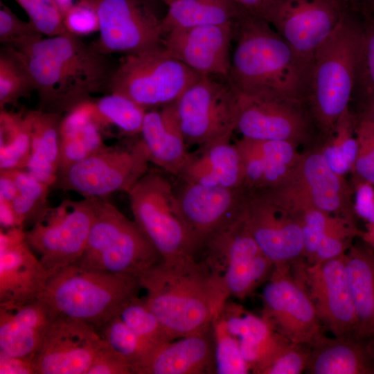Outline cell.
<instances>
[{
    "instance_id": "obj_1",
    "label": "cell",
    "mask_w": 374,
    "mask_h": 374,
    "mask_svg": "<svg viewBox=\"0 0 374 374\" xmlns=\"http://www.w3.org/2000/svg\"><path fill=\"white\" fill-rule=\"evenodd\" d=\"M8 48L27 69L39 109L64 115L91 95L108 89L114 69L107 55L69 32Z\"/></svg>"
},
{
    "instance_id": "obj_2",
    "label": "cell",
    "mask_w": 374,
    "mask_h": 374,
    "mask_svg": "<svg viewBox=\"0 0 374 374\" xmlns=\"http://www.w3.org/2000/svg\"><path fill=\"white\" fill-rule=\"evenodd\" d=\"M227 80L238 93L301 103L311 67L265 19L240 15Z\"/></svg>"
},
{
    "instance_id": "obj_3",
    "label": "cell",
    "mask_w": 374,
    "mask_h": 374,
    "mask_svg": "<svg viewBox=\"0 0 374 374\" xmlns=\"http://www.w3.org/2000/svg\"><path fill=\"white\" fill-rule=\"evenodd\" d=\"M146 302L172 339L211 326L225 303L196 258L160 262L139 276Z\"/></svg>"
},
{
    "instance_id": "obj_4",
    "label": "cell",
    "mask_w": 374,
    "mask_h": 374,
    "mask_svg": "<svg viewBox=\"0 0 374 374\" xmlns=\"http://www.w3.org/2000/svg\"><path fill=\"white\" fill-rule=\"evenodd\" d=\"M363 26L346 12L315 51L307 98L323 132L330 136L348 109L354 91Z\"/></svg>"
},
{
    "instance_id": "obj_5",
    "label": "cell",
    "mask_w": 374,
    "mask_h": 374,
    "mask_svg": "<svg viewBox=\"0 0 374 374\" xmlns=\"http://www.w3.org/2000/svg\"><path fill=\"white\" fill-rule=\"evenodd\" d=\"M141 288L138 277L73 264L52 274L37 299L54 319L70 318L96 328L139 296Z\"/></svg>"
},
{
    "instance_id": "obj_6",
    "label": "cell",
    "mask_w": 374,
    "mask_h": 374,
    "mask_svg": "<svg viewBox=\"0 0 374 374\" xmlns=\"http://www.w3.org/2000/svg\"><path fill=\"white\" fill-rule=\"evenodd\" d=\"M93 199L94 220L84 251L74 265L139 278L162 261L134 220L105 198Z\"/></svg>"
},
{
    "instance_id": "obj_7",
    "label": "cell",
    "mask_w": 374,
    "mask_h": 374,
    "mask_svg": "<svg viewBox=\"0 0 374 374\" xmlns=\"http://www.w3.org/2000/svg\"><path fill=\"white\" fill-rule=\"evenodd\" d=\"M200 262L224 303L244 299L265 283L274 269L247 229L240 216L213 235L203 246Z\"/></svg>"
},
{
    "instance_id": "obj_8",
    "label": "cell",
    "mask_w": 374,
    "mask_h": 374,
    "mask_svg": "<svg viewBox=\"0 0 374 374\" xmlns=\"http://www.w3.org/2000/svg\"><path fill=\"white\" fill-rule=\"evenodd\" d=\"M200 77L160 44L123 55L113 70L107 91L148 110L175 103Z\"/></svg>"
},
{
    "instance_id": "obj_9",
    "label": "cell",
    "mask_w": 374,
    "mask_h": 374,
    "mask_svg": "<svg viewBox=\"0 0 374 374\" xmlns=\"http://www.w3.org/2000/svg\"><path fill=\"white\" fill-rule=\"evenodd\" d=\"M127 194L134 221L162 262L196 258L197 251L183 220L176 192L166 177L148 172Z\"/></svg>"
},
{
    "instance_id": "obj_10",
    "label": "cell",
    "mask_w": 374,
    "mask_h": 374,
    "mask_svg": "<svg viewBox=\"0 0 374 374\" xmlns=\"http://www.w3.org/2000/svg\"><path fill=\"white\" fill-rule=\"evenodd\" d=\"M149 163L141 138L106 145L59 174L51 189L73 191L84 198L127 193L148 172Z\"/></svg>"
},
{
    "instance_id": "obj_11",
    "label": "cell",
    "mask_w": 374,
    "mask_h": 374,
    "mask_svg": "<svg viewBox=\"0 0 374 374\" xmlns=\"http://www.w3.org/2000/svg\"><path fill=\"white\" fill-rule=\"evenodd\" d=\"M353 190L328 165L320 150L301 157L286 179L260 194L285 209L313 207L355 221Z\"/></svg>"
},
{
    "instance_id": "obj_12",
    "label": "cell",
    "mask_w": 374,
    "mask_h": 374,
    "mask_svg": "<svg viewBox=\"0 0 374 374\" xmlns=\"http://www.w3.org/2000/svg\"><path fill=\"white\" fill-rule=\"evenodd\" d=\"M95 217L93 198L66 199L49 207L26 231L50 275L74 264L84 251Z\"/></svg>"
},
{
    "instance_id": "obj_13",
    "label": "cell",
    "mask_w": 374,
    "mask_h": 374,
    "mask_svg": "<svg viewBox=\"0 0 374 374\" xmlns=\"http://www.w3.org/2000/svg\"><path fill=\"white\" fill-rule=\"evenodd\" d=\"M237 92L211 75L201 77L175 102L181 130L188 146L199 148L235 131Z\"/></svg>"
},
{
    "instance_id": "obj_14",
    "label": "cell",
    "mask_w": 374,
    "mask_h": 374,
    "mask_svg": "<svg viewBox=\"0 0 374 374\" xmlns=\"http://www.w3.org/2000/svg\"><path fill=\"white\" fill-rule=\"evenodd\" d=\"M87 1L98 15L99 36L92 44L101 53L125 55L161 44V19L152 0Z\"/></svg>"
},
{
    "instance_id": "obj_15",
    "label": "cell",
    "mask_w": 374,
    "mask_h": 374,
    "mask_svg": "<svg viewBox=\"0 0 374 374\" xmlns=\"http://www.w3.org/2000/svg\"><path fill=\"white\" fill-rule=\"evenodd\" d=\"M290 267H274L265 282L261 317L290 341L311 346L323 335V326L305 287Z\"/></svg>"
},
{
    "instance_id": "obj_16",
    "label": "cell",
    "mask_w": 374,
    "mask_h": 374,
    "mask_svg": "<svg viewBox=\"0 0 374 374\" xmlns=\"http://www.w3.org/2000/svg\"><path fill=\"white\" fill-rule=\"evenodd\" d=\"M343 254L308 265L299 261L296 276L305 287L323 327L334 337L357 335V319Z\"/></svg>"
},
{
    "instance_id": "obj_17",
    "label": "cell",
    "mask_w": 374,
    "mask_h": 374,
    "mask_svg": "<svg viewBox=\"0 0 374 374\" xmlns=\"http://www.w3.org/2000/svg\"><path fill=\"white\" fill-rule=\"evenodd\" d=\"M345 12L341 0H273L265 20L311 67L315 51Z\"/></svg>"
},
{
    "instance_id": "obj_18",
    "label": "cell",
    "mask_w": 374,
    "mask_h": 374,
    "mask_svg": "<svg viewBox=\"0 0 374 374\" xmlns=\"http://www.w3.org/2000/svg\"><path fill=\"white\" fill-rule=\"evenodd\" d=\"M104 345L95 326L57 317L33 357L35 374H87Z\"/></svg>"
},
{
    "instance_id": "obj_19",
    "label": "cell",
    "mask_w": 374,
    "mask_h": 374,
    "mask_svg": "<svg viewBox=\"0 0 374 374\" xmlns=\"http://www.w3.org/2000/svg\"><path fill=\"white\" fill-rule=\"evenodd\" d=\"M247 229L274 267L303 258L300 224L286 209L258 193H247L240 214Z\"/></svg>"
},
{
    "instance_id": "obj_20",
    "label": "cell",
    "mask_w": 374,
    "mask_h": 374,
    "mask_svg": "<svg viewBox=\"0 0 374 374\" xmlns=\"http://www.w3.org/2000/svg\"><path fill=\"white\" fill-rule=\"evenodd\" d=\"M176 195L183 220L198 253L213 235L240 217L247 193L243 188L184 181Z\"/></svg>"
},
{
    "instance_id": "obj_21",
    "label": "cell",
    "mask_w": 374,
    "mask_h": 374,
    "mask_svg": "<svg viewBox=\"0 0 374 374\" xmlns=\"http://www.w3.org/2000/svg\"><path fill=\"white\" fill-rule=\"evenodd\" d=\"M301 104L237 92L235 131L247 139L286 141L297 145L306 137L308 130Z\"/></svg>"
},
{
    "instance_id": "obj_22",
    "label": "cell",
    "mask_w": 374,
    "mask_h": 374,
    "mask_svg": "<svg viewBox=\"0 0 374 374\" xmlns=\"http://www.w3.org/2000/svg\"><path fill=\"white\" fill-rule=\"evenodd\" d=\"M234 25L230 23L174 29L163 35L161 44L173 57L199 75H220L227 78Z\"/></svg>"
},
{
    "instance_id": "obj_23",
    "label": "cell",
    "mask_w": 374,
    "mask_h": 374,
    "mask_svg": "<svg viewBox=\"0 0 374 374\" xmlns=\"http://www.w3.org/2000/svg\"><path fill=\"white\" fill-rule=\"evenodd\" d=\"M50 276L24 228L0 229V303L37 299Z\"/></svg>"
},
{
    "instance_id": "obj_24",
    "label": "cell",
    "mask_w": 374,
    "mask_h": 374,
    "mask_svg": "<svg viewBox=\"0 0 374 374\" xmlns=\"http://www.w3.org/2000/svg\"><path fill=\"white\" fill-rule=\"evenodd\" d=\"M214 364L211 326L203 331L168 341L152 349L132 368V373H214Z\"/></svg>"
},
{
    "instance_id": "obj_25",
    "label": "cell",
    "mask_w": 374,
    "mask_h": 374,
    "mask_svg": "<svg viewBox=\"0 0 374 374\" xmlns=\"http://www.w3.org/2000/svg\"><path fill=\"white\" fill-rule=\"evenodd\" d=\"M235 143L242 156V188L247 193H261L279 185L301 157L297 145L290 141L241 137Z\"/></svg>"
},
{
    "instance_id": "obj_26",
    "label": "cell",
    "mask_w": 374,
    "mask_h": 374,
    "mask_svg": "<svg viewBox=\"0 0 374 374\" xmlns=\"http://www.w3.org/2000/svg\"><path fill=\"white\" fill-rule=\"evenodd\" d=\"M140 136L150 163L180 177L192 153L181 130L175 103L147 110Z\"/></svg>"
},
{
    "instance_id": "obj_27",
    "label": "cell",
    "mask_w": 374,
    "mask_h": 374,
    "mask_svg": "<svg viewBox=\"0 0 374 374\" xmlns=\"http://www.w3.org/2000/svg\"><path fill=\"white\" fill-rule=\"evenodd\" d=\"M215 316L238 340L252 373L291 343L276 332L262 317L229 300Z\"/></svg>"
},
{
    "instance_id": "obj_28",
    "label": "cell",
    "mask_w": 374,
    "mask_h": 374,
    "mask_svg": "<svg viewBox=\"0 0 374 374\" xmlns=\"http://www.w3.org/2000/svg\"><path fill=\"white\" fill-rule=\"evenodd\" d=\"M305 372L310 374H374L373 340L355 335L320 337L311 346Z\"/></svg>"
},
{
    "instance_id": "obj_29",
    "label": "cell",
    "mask_w": 374,
    "mask_h": 374,
    "mask_svg": "<svg viewBox=\"0 0 374 374\" xmlns=\"http://www.w3.org/2000/svg\"><path fill=\"white\" fill-rule=\"evenodd\" d=\"M226 136L200 148L180 178L184 181L231 189L242 188L244 168L240 152Z\"/></svg>"
},
{
    "instance_id": "obj_30",
    "label": "cell",
    "mask_w": 374,
    "mask_h": 374,
    "mask_svg": "<svg viewBox=\"0 0 374 374\" xmlns=\"http://www.w3.org/2000/svg\"><path fill=\"white\" fill-rule=\"evenodd\" d=\"M102 129L94 118L92 99L78 104L62 116L58 175L107 145Z\"/></svg>"
},
{
    "instance_id": "obj_31",
    "label": "cell",
    "mask_w": 374,
    "mask_h": 374,
    "mask_svg": "<svg viewBox=\"0 0 374 374\" xmlns=\"http://www.w3.org/2000/svg\"><path fill=\"white\" fill-rule=\"evenodd\" d=\"M31 150L26 170L51 188L56 181L60 161L62 114L41 109L30 110Z\"/></svg>"
},
{
    "instance_id": "obj_32",
    "label": "cell",
    "mask_w": 374,
    "mask_h": 374,
    "mask_svg": "<svg viewBox=\"0 0 374 374\" xmlns=\"http://www.w3.org/2000/svg\"><path fill=\"white\" fill-rule=\"evenodd\" d=\"M345 256L357 319L356 336L374 340V250L352 244Z\"/></svg>"
},
{
    "instance_id": "obj_33",
    "label": "cell",
    "mask_w": 374,
    "mask_h": 374,
    "mask_svg": "<svg viewBox=\"0 0 374 374\" xmlns=\"http://www.w3.org/2000/svg\"><path fill=\"white\" fill-rule=\"evenodd\" d=\"M163 35L177 28L235 23L240 12L230 0H166Z\"/></svg>"
},
{
    "instance_id": "obj_34",
    "label": "cell",
    "mask_w": 374,
    "mask_h": 374,
    "mask_svg": "<svg viewBox=\"0 0 374 374\" xmlns=\"http://www.w3.org/2000/svg\"><path fill=\"white\" fill-rule=\"evenodd\" d=\"M30 111L0 112V170L25 169L31 150Z\"/></svg>"
},
{
    "instance_id": "obj_35",
    "label": "cell",
    "mask_w": 374,
    "mask_h": 374,
    "mask_svg": "<svg viewBox=\"0 0 374 374\" xmlns=\"http://www.w3.org/2000/svg\"><path fill=\"white\" fill-rule=\"evenodd\" d=\"M94 118L103 128L114 126L125 136L140 135L147 110L121 94L109 93L93 100Z\"/></svg>"
},
{
    "instance_id": "obj_36",
    "label": "cell",
    "mask_w": 374,
    "mask_h": 374,
    "mask_svg": "<svg viewBox=\"0 0 374 374\" xmlns=\"http://www.w3.org/2000/svg\"><path fill=\"white\" fill-rule=\"evenodd\" d=\"M356 124L357 121L348 110L339 119L320 150L330 168L341 177L353 170L357 157Z\"/></svg>"
},
{
    "instance_id": "obj_37",
    "label": "cell",
    "mask_w": 374,
    "mask_h": 374,
    "mask_svg": "<svg viewBox=\"0 0 374 374\" xmlns=\"http://www.w3.org/2000/svg\"><path fill=\"white\" fill-rule=\"evenodd\" d=\"M13 177L17 193L12 202L19 226L33 225L50 207L48 195L51 187L37 179L26 169L8 170Z\"/></svg>"
},
{
    "instance_id": "obj_38",
    "label": "cell",
    "mask_w": 374,
    "mask_h": 374,
    "mask_svg": "<svg viewBox=\"0 0 374 374\" xmlns=\"http://www.w3.org/2000/svg\"><path fill=\"white\" fill-rule=\"evenodd\" d=\"M116 314L152 350L172 340L150 310L145 297L134 296L122 304Z\"/></svg>"
},
{
    "instance_id": "obj_39",
    "label": "cell",
    "mask_w": 374,
    "mask_h": 374,
    "mask_svg": "<svg viewBox=\"0 0 374 374\" xmlns=\"http://www.w3.org/2000/svg\"><path fill=\"white\" fill-rule=\"evenodd\" d=\"M34 91L25 66L11 49L3 47L0 52V109L17 105L21 98Z\"/></svg>"
},
{
    "instance_id": "obj_40",
    "label": "cell",
    "mask_w": 374,
    "mask_h": 374,
    "mask_svg": "<svg viewBox=\"0 0 374 374\" xmlns=\"http://www.w3.org/2000/svg\"><path fill=\"white\" fill-rule=\"evenodd\" d=\"M45 332L24 325L0 309V354L9 357H33Z\"/></svg>"
},
{
    "instance_id": "obj_41",
    "label": "cell",
    "mask_w": 374,
    "mask_h": 374,
    "mask_svg": "<svg viewBox=\"0 0 374 374\" xmlns=\"http://www.w3.org/2000/svg\"><path fill=\"white\" fill-rule=\"evenodd\" d=\"M96 328L105 344L122 357L130 365L132 371L150 352L116 313Z\"/></svg>"
},
{
    "instance_id": "obj_42",
    "label": "cell",
    "mask_w": 374,
    "mask_h": 374,
    "mask_svg": "<svg viewBox=\"0 0 374 374\" xmlns=\"http://www.w3.org/2000/svg\"><path fill=\"white\" fill-rule=\"evenodd\" d=\"M214 340V373L247 374L251 368L242 353L238 340L215 316L211 323Z\"/></svg>"
},
{
    "instance_id": "obj_43",
    "label": "cell",
    "mask_w": 374,
    "mask_h": 374,
    "mask_svg": "<svg viewBox=\"0 0 374 374\" xmlns=\"http://www.w3.org/2000/svg\"><path fill=\"white\" fill-rule=\"evenodd\" d=\"M359 234L355 221L337 216L325 232L311 263L308 265L321 262L346 253L352 245L353 239Z\"/></svg>"
},
{
    "instance_id": "obj_44",
    "label": "cell",
    "mask_w": 374,
    "mask_h": 374,
    "mask_svg": "<svg viewBox=\"0 0 374 374\" xmlns=\"http://www.w3.org/2000/svg\"><path fill=\"white\" fill-rule=\"evenodd\" d=\"M26 12L29 21L43 35L67 33L62 12L55 0H15Z\"/></svg>"
},
{
    "instance_id": "obj_45",
    "label": "cell",
    "mask_w": 374,
    "mask_h": 374,
    "mask_svg": "<svg viewBox=\"0 0 374 374\" xmlns=\"http://www.w3.org/2000/svg\"><path fill=\"white\" fill-rule=\"evenodd\" d=\"M355 89L363 96L365 102L374 98V20L363 26L354 90Z\"/></svg>"
},
{
    "instance_id": "obj_46",
    "label": "cell",
    "mask_w": 374,
    "mask_h": 374,
    "mask_svg": "<svg viewBox=\"0 0 374 374\" xmlns=\"http://www.w3.org/2000/svg\"><path fill=\"white\" fill-rule=\"evenodd\" d=\"M42 37L43 35L29 21L21 20L1 2L0 42L3 47L17 48Z\"/></svg>"
},
{
    "instance_id": "obj_47",
    "label": "cell",
    "mask_w": 374,
    "mask_h": 374,
    "mask_svg": "<svg viewBox=\"0 0 374 374\" xmlns=\"http://www.w3.org/2000/svg\"><path fill=\"white\" fill-rule=\"evenodd\" d=\"M355 134L358 150L352 170L354 180L374 184V125L360 118L357 121Z\"/></svg>"
},
{
    "instance_id": "obj_48",
    "label": "cell",
    "mask_w": 374,
    "mask_h": 374,
    "mask_svg": "<svg viewBox=\"0 0 374 374\" xmlns=\"http://www.w3.org/2000/svg\"><path fill=\"white\" fill-rule=\"evenodd\" d=\"M310 346L290 343L255 374H300L305 372Z\"/></svg>"
},
{
    "instance_id": "obj_49",
    "label": "cell",
    "mask_w": 374,
    "mask_h": 374,
    "mask_svg": "<svg viewBox=\"0 0 374 374\" xmlns=\"http://www.w3.org/2000/svg\"><path fill=\"white\" fill-rule=\"evenodd\" d=\"M64 26L67 32L78 36H84L99 29L97 12L87 0H78L63 15Z\"/></svg>"
},
{
    "instance_id": "obj_50",
    "label": "cell",
    "mask_w": 374,
    "mask_h": 374,
    "mask_svg": "<svg viewBox=\"0 0 374 374\" xmlns=\"http://www.w3.org/2000/svg\"><path fill=\"white\" fill-rule=\"evenodd\" d=\"M87 374H132L130 365L104 342Z\"/></svg>"
},
{
    "instance_id": "obj_51",
    "label": "cell",
    "mask_w": 374,
    "mask_h": 374,
    "mask_svg": "<svg viewBox=\"0 0 374 374\" xmlns=\"http://www.w3.org/2000/svg\"><path fill=\"white\" fill-rule=\"evenodd\" d=\"M355 199L353 207L355 215L366 222V226L374 224V184L354 180Z\"/></svg>"
},
{
    "instance_id": "obj_52",
    "label": "cell",
    "mask_w": 374,
    "mask_h": 374,
    "mask_svg": "<svg viewBox=\"0 0 374 374\" xmlns=\"http://www.w3.org/2000/svg\"><path fill=\"white\" fill-rule=\"evenodd\" d=\"M1 374H35L33 357H9L0 354Z\"/></svg>"
},
{
    "instance_id": "obj_53",
    "label": "cell",
    "mask_w": 374,
    "mask_h": 374,
    "mask_svg": "<svg viewBox=\"0 0 374 374\" xmlns=\"http://www.w3.org/2000/svg\"><path fill=\"white\" fill-rule=\"evenodd\" d=\"M240 14L265 19L273 0H230Z\"/></svg>"
},
{
    "instance_id": "obj_54",
    "label": "cell",
    "mask_w": 374,
    "mask_h": 374,
    "mask_svg": "<svg viewBox=\"0 0 374 374\" xmlns=\"http://www.w3.org/2000/svg\"><path fill=\"white\" fill-rule=\"evenodd\" d=\"M17 193V185L10 172L0 170V199L12 203Z\"/></svg>"
},
{
    "instance_id": "obj_55",
    "label": "cell",
    "mask_w": 374,
    "mask_h": 374,
    "mask_svg": "<svg viewBox=\"0 0 374 374\" xmlns=\"http://www.w3.org/2000/svg\"><path fill=\"white\" fill-rule=\"evenodd\" d=\"M0 224L3 229L21 227L12 202L0 199Z\"/></svg>"
},
{
    "instance_id": "obj_56",
    "label": "cell",
    "mask_w": 374,
    "mask_h": 374,
    "mask_svg": "<svg viewBox=\"0 0 374 374\" xmlns=\"http://www.w3.org/2000/svg\"><path fill=\"white\" fill-rule=\"evenodd\" d=\"M365 103V109L361 118L368 121L374 125V98Z\"/></svg>"
},
{
    "instance_id": "obj_57",
    "label": "cell",
    "mask_w": 374,
    "mask_h": 374,
    "mask_svg": "<svg viewBox=\"0 0 374 374\" xmlns=\"http://www.w3.org/2000/svg\"><path fill=\"white\" fill-rule=\"evenodd\" d=\"M361 237L364 240L374 249V224L366 226V231L360 233Z\"/></svg>"
},
{
    "instance_id": "obj_58",
    "label": "cell",
    "mask_w": 374,
    "mask_h": 374,
    "mask_svg": "<svg viewBox=\"0 0 374 374\" xmlns=\"http://www.w3.org/2000/svg\"><path fill=\"white\" fill-rule=\"evenodd\" d=\"M58 4L62 15L74 3L73 0H55Z\"/></svg>"
},
{
    "instance_id": "obj_59",
    "label": "cell",
    "mask_w": 374,
    "mask_h": 374,
    "mask_svg": "<svg viewBox=\"0 0 374 374\" xmlns=\"http://www.w3.org/2000/svg\"><path fill=\"white\" fill-rule=\"evenodd\" d=\"M366 10L374 15V0H364Z\"/></svg>"
},
{
    "instance_id": "obj_60",
    "label": "cell",
    "mask_w": 374,
    "mask_h": 374,
    "mask_svg": "<svg viewBox=\"0 0 374 374\" xmlns=\"http://www.w3.org/2000/svg\"><path fill=\"white\" fill-rule=\"evenodd\" d=\"M373 349H374V340H373Z\"/></svg>"
},
{
    "instance_id": "obj_61",
    "label": "cell",
    "mask_w": 374,
    "mask_h": 374,
    "mask_svg": "<svg viewBox=\"0 0 374 374\" xmlns=\"http://www.w3.org/2000/svg\"><path fill=\"white\" fill-rule=\"evenodd\" d=\"M152 1H154V0H152ZM161 1H162L163 2H164L166 0H161Z\"/></svg>"
}]
</instances>
